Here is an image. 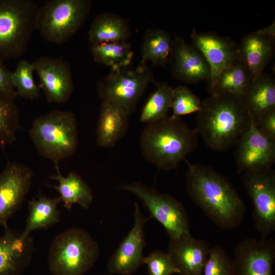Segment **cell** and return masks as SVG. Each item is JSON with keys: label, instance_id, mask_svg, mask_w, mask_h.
Segmentation results:
<instances>
[{"label": "cell", "instance_id": "obj_1", "mask_svg": "<svg viewBox=\"0 0 275 275\" xmlns=\"http://www.w3.org/2000/svg\"><path fill=\"white\" fill-rule=\"evenodd\" d=\"M185 161L186 191L194 203L221 229L240 226L246 207L229 179L209 166Z\"/></svg>", "mask_w": 275, "mask_h": 275}, {"label": "cell", "instance_id": "obj_2", "mask_svg": "<svg viewBox=\"0 0 275 275\" xmlns=\"http://www.w3.org/2000/svg\"><path fill=\"white\" fill-rule=\"evenodd\" d=\"M251 121L243 96L210 94L202 101L195 130L208 147L224 152L235 146Z\"/></svg>", "mask_w": 275, "mask_h": 275}, {"label": "cell", "instance_id": "obj_3", "mask_svg": "<svg viewBox=\"0 0 275 275\" xmlns=\"http://www.w3.org/2000/svg\"><path fill=\"white\" fill-rule=\"evenodd\" d=\"M198 134L179 117L166 116L147 124L140 145L144 158L159 169H175L197 147Z\"/></svg>", "mask_w": 275, "mask_h": 275}, {"label": "cell", "instance_id": "obj_4", "mask_svg": "<svg viewBox=\"0 0 275 275\" xmlns=\"http://www.w3.org/2000/svg\"><path fill=\"white\" fill-rule=\"evenodd\" d=\"M30 138L41 156L59 162L74 153L78 146L77 121L74 114L54 110L34 120L29 130Z\"/></svg>", "mask_w": 275, "mask_h": 275}, {"label": "cell", "instance_id": "obj_5", "mask_svg": "<svg viewBox=\"0 0 275 275\" xmlns=\"http://www.w3.org/2000/svg\"><path fill=\"white\" fill-rule=\"evenodd\" d=\"M100 254L97 241L86 230L70 228L56 236L48 254L52 275H84L95 264Z\"/></svg>", "mask_w": 275, "mask_h": 275}, {"label": "cell", "instance_id": "obj_6", "mask_svg": "<svg viewBox=\"0 0 275 275\" xmlns=\"http://www.w3.org/2000/svg\"><path fill=\"white\" fill-rule=\"evenodd\" d=\"M40 7L32 0H0V62L25 52L37 30Z\"/></svg>", "mask_w": 275, "mask_h": 275}, {"label": "cell", "instance_id": "obj_7", "mask_svg": "<svg viewBox=\"0 0 275 275\" xmlns=\"http://www.w3.org/2000/svg\"><path fill=\"white\" fill-rule=\"evenodd\" d=\"M91 0H50L40 7L37 28L50 43L60 45L71 38L87 19Z\"/></svg>", "mask_w": 275, "mask_h": 275}, {"label": "cell", "instance_id": "obj_8", "mask_svg": "<svg viewBox=\"0 0 275 275\" xmlns=\"http://www.w3.org/2000/svg\"><path fill=\"white\" fill-rule=\"evenodd\" d=\"M151 82L155 84L152 71L147 65L111 70L96 85L102 101L117 104L130 114Z\"/></svg>", "mask_w": 275, "mask_h": 275}, {"label": "cell", "instance_id": "obj_9", "mask_svg": "<svg viewBox=\"0 0 275 275\" xmlns=\"http://www.w3.org/2000/svg\"><path fill=\"white\" fill-rule=\"evenodd\" d=\"M129 191L143 202L153 218L166 230L170 239L190 233L189 220L182 204L169 194L160 193L139 182L123 184L118 188Z\"/></svg>", "mask_w": 275, "mask_h": 275}, {"label": "cell", "instance_id": "obj_10", "mask_svg": "<svg viewBox=\"0 0 275 275\" xmlns=\"http://www.w3.org/2000/svg\"><path fill=\"white\" fill-rule=\"evenodd\" d=\"M241 181L253 205L255 227L261 237L275 230V172L272 168L241 174Z\"/></svg>", "mask_w": 275, "mask_h": 275}, {"label": "cell", "instance_id": "obj_11", "mask_svg": "<svg viewBox=\"0 0 275 275\" xmlns=\"http://www.w3.org/2000/svg\"><path fill=\"white\" fill-rule=\"evenodd\" d=\"M133 216L132 228L108 260L107 268L110 274L132 275L143 264L146 245L144 227L151 217L144 216L136 202Z\"/></svg>", "mask_w": 275, "mask_h": 275}, {"label": "cell", "instance_id": "obj_12", "mask_svg": "<svg viewBox=\"0 0 275 275\" xmlns=\"http://www.w3.org/2000/svg\"><path fill=\"white\" fill-rule=\"evenodd\" d=\"M34 174L28 166L8 161L0 173V227L18 211L31 186Z\"/></svg>", "mask_w": 275, "mask_h": 275}, {"label": "cell", "instance_id": "obj_13", "mask_svg": "<svg viewBox=\"0 0 275 275\" xmlns=\"http://www.w3.org/2000/svg\"><path fill=\"white\" fill-rule=\"evenodd\" d=\"M192 45L203 55L210 69L208 90L211 93L221 72L239 59L238 45L228 37L214 32H198L190 35Z\"/></svg>", "mask_w": 275, "mask_h": 275}, {"label": "cell", "instance_id": "obj_14", "mask_svg": "<svg viewBox=\"0 0 275 275\" xmlns=\"http://www.w3.org/2000/svg\"><path fill=\"white\" fill-rule=\"evenodd\" d=\"M235 146L237 174L272 168L275 161V141L259 131L252 116L249 128Z\"/></svg>", "mask_w": 275, "mask_h": 275}, {"label": "cell", "instance_id": "obj_15", "mask_svg": "<svg viewBox=\"0 0 275 275\" xmlns=\"http://www.w3.org/2000/svg\"><path fill=\"white\" fill-rule=\"evenodd\" d=\"M274 260V238L244 239L234 249L235 275H273Z\"/></svg>", "mask_w": 275, "mask_h": 275}, {"label": "cell", "instance_id": "obj_16", "mask_svg": "<svg viewBox=\"0 0 275 275\" xmlns=\"http://www.w3.org/2000/svg\"><path fill=\"white\" fill-rule=\"evenodd\" d=\"M40 79V88L50 103L67 101L73 90L72 72L68 63L61 59L43 56L33 63Z\"/></svg>", "mask_w": 275, "mask_h": 275}, {"label": "cell", "instance_id": "obj_17", "mask_svg": "<svg viewBox=\"0 0 275 275\" xmlns=\"http://www.w3.org/2000/svg\"><path fill=\"white\" fill-rule=\"evenodd\" d=\"M169 63L173 76L178 80L196 84L209 79L210 69L206 60L181 37L176 36L173 39Z\"/></svg>", "mask_w": 275, "mask_h": 275}, {"label": "cell", "instance_id": "obj_18", "mask_svg": "<svg viewBox=\"0 0 275 275\" xmlns=\"http://www.w3.org/2000/svg\"><path fill=\"white\" fill-rule=\"evenodd\" d=\"M0 236V275H21L30 265L35 252L31 235L26 238L21 232L4 227Z\"/></svg>", "mask_w": 275, "mask_h": 275}, {"label": "cell", "instance_id": "obj_19", "mask_svg": "<svg viewBox=\"0 0 275 275\" xmlns=\"http://www.w3.org/2000/svg\"><path fill=\"white\" fill-rule=\"evenodd\" d=\"M210 247L190 233L170 239L168 253L181 275H202Z\"/></svg>", "mask_w": 275, "mask_h": 275}, {"label": "cell", "instance_id": "obj_20", "mask_svg": "<svg viewBox=\"0 0 275 275\" xmlns=\"http://www.w3.org/2000/svg\"><path fill=\"white\" fill-rule=\"evenodd\" d=\"M274 40L256 31L244 35L238 45L239 59L251 72L253 81L264 74L272 56Z\"/></svg>", "mask_w": 275, "mask_h": 275}, {"label": "cell", "instance_id": "obj_21", "mask_svg": "<svg viewBox=\"0 0 275 275\" xmlns=\"http://www.w3.org/2000/svg\"><path fill=\"white\" fill-rule=\"evenodd\" d=\"M130 114L115 103L102 101L96 128V142L101 147H112L125 134Z\"/></svg>", "mask_w": 275, "mask_h": 275}, {"label": "cell", "instance_id": "obj_22", "mask_svg": "<svg viewBox=\"0 0 275 275\" xmlns=\"http://www.w3.org/2000/svg\"><path fill=\"white\" fill-rule=\"evenodd\" d=\"M128 21L118 15L104 13L97 15L91 24L88 40L91 45L126 42L130 36Z\"/></svg>", "mask_w": 275, "mask_h": 275}, {"label": "cell", "instance_id": "obj_23", "mask_svg": "<svg viewBox=\"0 0 275 275\" xmlns=\"http://www.w3.org/2000/svg\"><path fill=\"white\" fill-rule=\"evenodd\" d=\"M60 202V197L50 198L42 194L28 201L29 214L22 236L26 238L34 230H47L59 223L61 212L57 206Z\"/></svg>", "mask_w": 275, "mask_h": 275}, {"label": "cell", "instance_id": "obj_24", "mask_svg": "<svg viewBox=\"0 0 275 275\" xmlns=\"http://www.w3.org/2000/svg\"><path fill=\"white\" fill-rule=\"evenodd\" d=\"M56 171V175L50 176V178L57 180L59 184L50 186L59 192L64 208L70 210L76 204L84 209L89 208L94 197L91 188L86 182L75 172H71L65 177L59 168Z\"/></svg>", "mask_w": 275, "mask_h": 275}, {"label": "cell", "instance_id": "obj_25", "mask_svg": "<svg viewBox=\"0 0 275 275\" xmlns=\"http://www.w3.org/2000/svg\"><path fill=\"white\" fill-rule=\"evenodd\" d=\"M247 108L255 122L275 109V81L264 73L253 82L244 96Z\"/></svg>", "mask_w": 275, "mask_h": 275}, {"label": "cell", "instance_id": "obj_26", "mask_svg": "<svg viewBox=\"0 0 275 275\" xmlns=\"http://www.w3.org/2000/svg\"><path fill=\"white\" fill-rule=\"evenodd\" d=\"M173 39L165 31L148 29L142 41V57L140 64L147 65L148 62L156 66H165L169 63Z\"/></svg>", "mask_w": 275, "mask_h": 275}, {"label": "cell", "instance_id": "obj_27", "mask_svg": "<svg viewBox=\"0 0 275 275\" xmlns=\"http://www.w3.org/2000/svg\"><path fill=\"white\" fill-rule=\"evenodd\" d=\"M253 82L251 72L239 59L221 72L210 94L244 97Z\"/></svg>", "mask_w": 275, "mask_h": 275}, {"label": "cell", "instance_id": "obj_28", "mask_svg": "<svg viewBox=\"0 0 275 275\" xmlns=\"http://www.w3.org/2000/svg\"><path fill=\"white\" fill-rule=\"evenodd\" d=\"M90 51L95 62L110 67L111 70L128 68L133 57L131 45L127 41L91 45Z\"/></svg>", "mask_w": 275, "mask_h": 275}, {"label": "cell", "instance_id": "obj_29", "mask_svg": "<svg viewBox=\"0 0 275 275\" xmlns=\"http://www.w3.org/2000/svg\"><path fill=\"white\" fill-rule=\"evenodd\" d=\"M155 84L156 90L141 111L140 120L142 123H151L166 117L171 107L173 88L165 82Z\"/></svg>", "mask_w": 275, "mask_h": 275}, {"label": "cell", "instance_id": "obj_30", "mask_svg": "<svg viewBox=\"0 0 275 275\" xmlns=\"http://www.w3.org/2000/svg\"><path fill=\"white\" fill-rule=\"evenodd\" d=\"M14 98L0 94V148L4 149L16 140L20 128L19 113Z\"/></svg>", "mask_w": 275, "mask_h": 275}, {"label": "cell", "instance_id": "obj_31", "mask_svg": "<svg viewBox=\"0 0 275 275\" xmlns=\"http://www.w3.org/2000/svg\"><path fill=\"white\" fill-rule=\"evenodd\" d=\"M34 66L26 60H20L11 72V77L16 96L30 99L39 98L40 88L33 77Z\"/></svg>", "mask_w": 275, "mask_h": 275}, {"label": "cell", "instance_id": "obj_32", "mask_svg": "<svg viewBox=\"0 0 275 275\" xmlns=\"http://www.w3.org/2000/svg\"><path fill=\"white\" fill-rule=\"evenodd\" d=\"M202 101L186 86L173 88L171 108L174 116L179 117L198 112Z\"/></svg>", "mask_w": 275, "mask_h": 275}, {"label": "cell", "instance_id": "obj_33", "mask_svg": "<svg viewBox=\"0 0 275 275\" xmlns=\"http://www.w3.org/2000/svg\"><path fill=\"white\" fill-rule=\"evenodd\" d=\"M202 275H235L232 260L222 247L210 248Z\"/></svg>", "mask_w": 275, "mask_h": 275}, {"label": "cell", "instance_id": "obj_34", "mask_svg": "<svg viewBox=\"0 0 275 275\" xmlns=\"http://www.w3.org/2000/svg\"><path fill=\"white\" fill-rule=\"evenodd\" d=\"M143 264L147 266L149 275H173L179 273L168 253L154 250L145 256Z\"/></svg>", "mask_w": 275, "mask_h": 275}, {"label": "cell", "instance_id": "obj_35", "mask_svg": "<svg viewBox=\"0 0 275 275\" xmlns=\"http://www.w3.org/2000/svg\"><path fill=\"white\" fill-rule=\"evenodd\" d=\"M255 123L262 133L275 141V109L263 115Z\"/></svg>", "mask_w": 275, "mask_h": 275}, {"label": "cell", "instance_id": "obj_36", "mask_svg": "<svg viewBox=\"0 0 275 275\" xmlns=\"http://www.w3.org/2000/svg\"><path fill=\"white\" fill-rule=\"evenodd\" d=\"M11 71L0 62V94L15 98L17 96L11 81Z\"/></svg>", "mask_w": 275, "mask_h": 275}, {"label": "cell", "instance_id": "obj_37", "mask_svg": "<svg viewBox=\"0 0 275 275\" xmlns=\"http://www.w3.org/2000/svg\"><path fill=\"white\" fill-rule=\"evenodd\" d=\"M259 33L266 36L274 38L275 37V22H272L269 25L257 31Z\"/></svg>", "mask_w": 275, "mask_h": 275}]
</instances>
